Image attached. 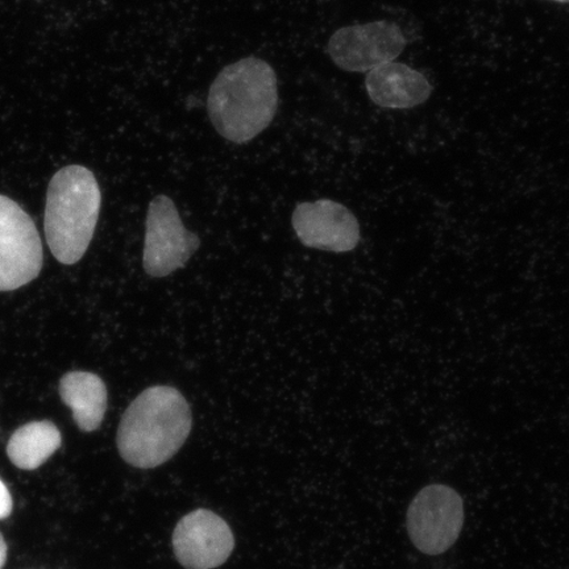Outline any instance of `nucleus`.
Returning <instances> with one entry per match:
<instances>
[{
    "instance_id": "f257e3e1",
    "label": "nucleus",
    "mask_w": 569,
    "mask_h": 569,
    "mask_svg": "<svg viewBox=\"0 0 569 569\" xmlns=\"http://www.w3.org/2000/svg\"><path fill=\"white\" fill-rule=\"evenodd\" d=\"M279 107L272 67L258 57L227 66L211 83L208 111L220 137L246 144L266 131Z\"/></svg>"
},
{
    "instance_id": "f03ea898",
    "label": "nucleus",
    "mask_w": 569,
    "mask_h": 569,
    "mask_svg": "<svg viewBox=\"0 0 569 569\" xmlns=\"http://www.w3.org/2000/svg\"><path fill=\"white\" fill-rule=\"evenodd\" d=\"M191 431V412L174 388L152 387L134 400L120 421L117 443L133 467L156 468L180 451Z\"/></svg>"
},
{
    "instance_id": "7ed1b4c3",
    "label": "nucleus",
    "mask_w": 569,
    "mask_h": 569,
    "mask_svg": "<svg viewBox=\"0 0 569 569\" xmlns=\"http://www.w3.org/2000/svg\"><path fill=\"white\" fill-rule=\"evenodd\" d=\"M101 204V189L88 168L70 166L53 176L44 227L47 243L61 264L73 266L87 253Z\"/></svg>"
},
{
    "instance_id": "20e7f679",
    "label": "nucleus",
    "mask_w": 569,
    "mask_h": 569,
    "mask_svg": "<svg viewBox=\"0 0 569 569\" xmlns=\"http://www.w3.org/2000/svg\"><path fill=\"white\" fill-rule=\"evenodd\" d=\"M465 525V503L457 490L432 483L411 501L407 528L412 545L426 555H440L457 543Z\"/></svg>"
},
{
    "instance_id": "39448f33",
    "label": "nucleus",
    "mask_w": 569,
    "mask_h": 569,
    "mask_svg": "<svg viewBox=\"0 0 569 569\" xmlns=\"http://www.w3.org/2000/svg\"><path fill=\"white\" fill-rule=\"evenodd\" d=\"M42 260L32 218L11 198L0 196V291L17 290L38 279Z\"/></svg>"
},
{
    "instance_id": "423d86ee",
    "label": "nucleus",
    "mask_w": 569,
    "mask_h": 569,
    "mask_svg": "<svg viewBox=\"0 0 569 569\" xmlns=\"http://www.w3.org/2000/svg\"><path fill=\"white\" fill-rule=\"evenodd\" d=\"M408 39L393 21H372L340 28L331 36L327 52L336 66L351 73H368L393 62L407 48Z\"/></svg>"
},
{
    "instance_id": "0eeeda50",
    "label": "nucleus",
    "mask_w": 569,
    "mask_h": 569,
    "mask_svg": "<svg viewBox=\"0 0 569 569\" xmlns=\"http://www.w3.org/2000/svg\"><path fill=\"white\" fill-rule=\"evenodd\" d=\"M201 246L196 233L184 229L172 199L159 196L149 204L142 266L151 277H166L187 264Z\"/></svg>"
},
{
    "instance_id": "6e6552de",
    "label": "nucleus",
    "mask_w": 569,
    "mask_h": 569,
    "mask_svg": "<svg viewBox=\"0 0 569 569\" xmlns=\"http://www.w3.org/2000/svg\"><path fill=\"white\" fill-rule=\"evenodd\" d=\"M230 526L210 510L199 509L183 517L173 533V549L188 569H212L226 563L233 551Z\"/></svg>"
},
{
    "instance_id": "1a4fd4ad",
    "label": "nucleus",
    "mask_w": 569,
    "mask_h": 569,
    "mask_svg": "<svg viewBox=\"0 0 569 569\" xmlns=\"http://www.w3.org/2000/svg\"><path fill=\"white\" fill-rule=\"evenodd\" d=\"M293 227L303 246L322 251L350 252L360 241L358 219L331 199L298 204Z\"/></svg>"
},
{
    "instance_id": "9d476101",
    "label": "nucleus",
    "mask_w": 569,
    "mask_h": 569,
    "mask_svg": "<svg viewBox=\"0 0 569 569\" xmlns=\"http://www.w3.org/2000/svg\"><path fill=\"white\" fill-rule=\"evenodd\" d=\"M366 88L373 103L393 110L421 106L432 92L430 81L421 71L395 61L368 71Z\"/></svg>"
},
{
    "instance_id": "9b49d317",
    "label": "nucleus",
    "mask_w": 569,
    "mask_h": 569,
    "mask_svg": "<svg viewBox=\"0 0 569 569\" xmlns=\"http://www.w3.org/2000/svg\"><path fill=\"white\" fill-rule=\"evenodd\" d=\"M60 396L82 431L91 432L101 427L107 410V388L101 377L69 372L60 381Z\"/></svg>"
},
{
    "instance_id": "f8f14e48",
    "label": "nucleus",
    "mask_w": 569,
    "mask_h": 569,
    "mask_svg": "<svg viewBox=\"0 0 569 569\" xmlns=\"http://www.w3.org/2000/svg\"><path fill=\"white\" fill-rule=\"evenodd\" d=\"M61 442V432L54 423L30 422L13 432L7 445V455L18 468L33 471L59 450Z\"/></svg>"
},
{
    "instance_id": "ddd939ff",
    "label": "nucleus",
    "mask_w": 569,
    "mask_h": 569,
    "mask_svg": "<svg viewBox=\"0 0 569 569\" xmlns=\"http://www.w3.org/2000/svg\"><path fill=\"white\" fill-rule=\"evenodd\" d=\"M12 513V497L4 482L0 480V519H6Z\"/></svg>"
},
{
    "instance_id": "4468645a",
    "label": "nucleus",
    "mask_w": 569,
    "mask_h": 569,
    "mask_svg": "<svg viewBox=\"0 0 569 569\" xmlns=\"http://www.w3.org/2000/svg\"><path fill=\"white\" fill-rule=\"evenodd\" d=\"M6 560H7V545L4 542L2 533H0V569L3 568Z\"/></svg>"
},
{
    "instance_id": "2eb2a0df",
    "label": "nucleus",
    "mask_w": 569,
    "mask_h": 569,
    "mask_svg": "<svg viewBox=\"0 0 569 569\" xmlns=\"http://www.w3.org/2000/svg\"><path fill=\"white\" fill-rule=\"evenodd\" d=\"M553 2L568 3V2H569V0H553Z\"/></svg>"
}]
</instances>
